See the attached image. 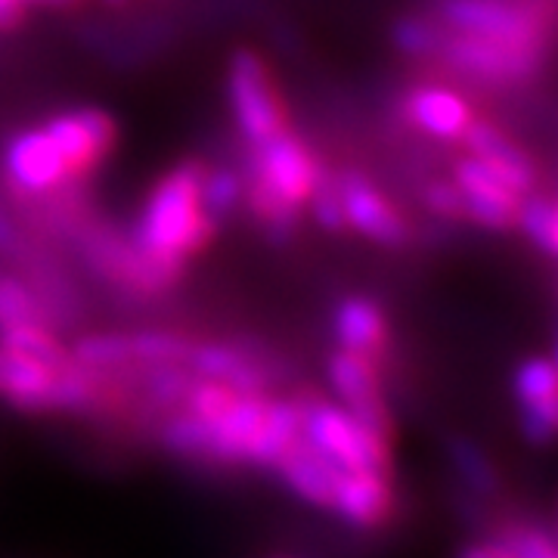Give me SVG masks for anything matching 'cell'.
Here are the masks:
<instances>
[{"label": "cell", "instance_id": "cell-22", "mask_svg": "<svg viewBox=\"0 0 558 558\" xmlns=\"http://www.w3.org/2000/svg\"><path fill=\"white\" fill-rule=\"evenodd\" d=\"M16 323H44L57 329L50 307L44 304L38 289L28 279L16 274H0V329L16 326Z\"/></svg>", "mask_w": 558, "mask_h": 558}, {"label": "cell", "instance_id": "cell-25", "mask_svg": "<svg viewBox=\"0 0 558 558\" xmlns=\"http://www.w3.org/2000/svg\"><path fill=\"white\" fill-rule=\"evenodd\" d=\"M515 223H521L524 236L537 245L543 255H556L558 248V211L556 202L549 199L546 193H524L519 202V215Z\"/></svg>", "mask_w": 558, "mask_h": 558}, {"label": "cell", "instance_id": "cell-14", "mask_svg": "<svg viewBox=\"0 0 558 558\" xmlns=\"http://www.w3.org/2000/svg\"><path fill=\"white\" fill-rule=\"evenodd\" d=\"M515 398L521 407V428L531 444H549L558 428L556 363L549 357L524 360L515 373Z\"/></svg>", "mask_w": 558, "mask_h": 558}, {"label": "cell", "instance_id": "cell-23", "mask_svg": "<svg viewBox=\"0 0 558 558\" xmlns=\"http://www.w3.org/2000/svg\"><path fill=\"white\" fill-rule=\"evenodd\" d=\"M0 344L25 354V357L47 363V366H65L69 363V348H62L60 336L53 326L44 323H16V326H3L0 329Z\"/></svg>", "mask_w": 558, "mask_h": 558}, {"label": "cell", "instance_id": "cell-13", "mask_svg": "<svg viewBox=\"0 0 558 558\" xmlns=\"http://www.w3.org/2000/svg\"><path fill=\"white\" fill-rule=\"evenodd\" d=\"M339 196L344 227H354L366 240L379 242V245H400L407 240V220L400 218L398 208L363 174L357 171L341 174Z\"/></svg>", "mask_w": 558, "mask_h": 558}, {"label": "cell", "instance_id": "cell-18", "mask_svg": "<svg viewBox=\"0 0 558 558\" xmlns=\"http://www.w3.org/2000/svg\"><path fill=\"white\" fill-rule=\"evenodd\" d=\"M183 366L199 379L223 381V385H230L236 391H248V395H258L270 381V373L260 360L245 354L242 348L220 344V341H205V344L193 341L190 357Z\"/></svg>", "mask_w": 558, "mask_h": 558}, {"label": "cell", "instance_id": "cell-36", "mask_svg": "<svg viewBox=\"0 0 558 558\" xmlns=\"http://www.w3.org/2000/svg\"><path fill=\"white\" fill-rule=\"evenodd\" d=\"M279 558H286V556H279Z\"/></svg>", "mask_w": 558, "mask_h": 558}, {"label": "cell", "instance_id": "cell-6", "mask_svg": "<svg viewBox=\"0 0 558 558\" xmlns=\"http://www.w3.org/2000/svg\"><path fill=\"white\" fill-rule=\"evenodd\" d=\"M227 97H230L236 128L248 146L286 131V109L279 102L270 69L258 53L252 50L233 53L230 75H227Z\"/></svg>", "mask_w": 558, "mask_h": 558}, {"label": "cell", "instance_id": "cell-19", "mask_svg": "<svg viewBox=\"0 0 558 558\" xmlns=\"http://www.w3.org/2000/svg\"><path fill=\"white\" fill-rule=\"evenodd\" d=\"M274 472H279L282 484L295 494L304 502L317 506V509H329L332 502V494H336V484H339V469L323 459L314 450L307 447L304 440H295L282 457L277 459Z\"/></svg>", "mask_w": 558, "mask_h": 558}, {"label": "cell", "instance_id": "cell-35", "mask_svg": "<svg viewBox=\"0 0 558 558\" xmlns=\"http://www.w3.org/2000/svg\"><path fill=\"white\" fill-rule=\"evenodd\" d=\"M50 3H75V0H50Z\"/></svg>", "mask_w": 558, "mask_h": 558}, {"label": "cell", "instance_id": "cell-12", "mask_svg": "<svg viewBox=\"0 0 558 558\" xmlns=\"http://www.w3.org/2000/svg\"><path fill=\"white\" fill-rule=\"evenodd\" d=\"M453 183L462 196V215H469L478 227L506 230L515 223L521 196L512 186H506L490 168H484L475 156L457 161Z\"/></svg>", "mask_w": 558, "mask_h": 558}, {"label": "cell", "instance_id": "cell-20", "mask_svg": "<svg viewBox=\"0 0 558 558\" xmlns=\"http://www.w3.org/2000/svg\"><path fill=\"white\" fill-rule=\"evenodd\" d=\"M301 438L299 400H267V413L258 428V438L252 444L248 465L274 469L277 459Z\"/></svg>", "mask_w": 558, "mask_h": 558}, {"label": "cell", "instance_id": "cell-11", "mask_svg": "<svg viewBox=\"0 0 558 558\" xmlns=\"http://www.w3.org/2000/svg\"><path fill=\"white\" fill-rule=\"evenodd\" d=\"M65 366H47L0 344V398L28 413H62Z\"/></svg>", "mask_w": 558, "mask_h": 558}, {"label": "cell", "instance_id": "cell-10", "mask_svg": "<svg viewBox=\"0 0 558 558\" xmlns=\"http://www.w3.org/2000/svg\"><path fill=\"white\" fill-rule=\"evenodd\" d=\"M329 385L344 410H351L369 428L388 435L391 422H388V407H385V395H381L376 357L339 348L329 360Z\"/></svg>", "mask_w": 558, "mask_h": 558}, {"label": "cell", "instance_id": "cell-1", "mask_svg": "<svg viewBox=\"0 0 558 558\" xmlns=\"http://www.w3.org/2000/svg\"><path fill=\"white\" fill-rule=\"evenodd\" d=\"M202 161H180L149 190L128 233L143 255L183 267V260L211 242L218 220L202 205Z\"/></svg>", "mask_w": 558, "mask_h": 558}, {"label": "cell", "instance_id": "cell-28", "mask_svg": "<svg viewBox=\"0 0 558 558\" xmlns=\"http://www.w3.org/2000/svg\"><path fill=\"white\" fill-rule=\"evenodd\" d=\"M440 35H444V25L428 16H403L391 32L398 50L410 53V57H435Z\"/></svg>", "mask_w": 558, "mask_h": 558}, {"label": "cell", "instance_id": "cell-29", "mask_svg": "<svg viewBox=\"0 0 558 558\" xmlns=\"http://www.w3.org/2000/svg\"><path fill=\"white\" fill-rule=\"evenodd\" d=\"M307 208L323 230H341L344 227V215H341V196H339V178L319 171L317 183L311 190Z\"/></svg>", "mask_w": 558, "mask_h": 558}, {"label": "cell", "instance_id": "cell-7", "mask_svg": "<svg viewBox=\"0 0 558 558\" xmlns=\"http://www.w3.org/2000/svg\"><path fill=\"white\" fill-rule=\"evenodd\" d=\"M0 171L20 196H57L69 186L72 171L62 159L60 146L44 128H22L10 134L0 149Z\"/></svg>", "mask_w": 558, "mask_h": 558}, {"label": "cell", "instance_id": "cell-32", "mask_svg": "<svg viewBox=\"0 0 558 558\" xmlns=\"http://www.w3.org/2000/svg\"><path fill=\"white\" fill-rule=\"evenodd\" d=\"M25 245H28V242H25V236L16 230V223H13V218H10L7 205L0 202V258L16 260Z\"/></svg>", "mask_w": 558, "mask_h": 558}, {"label": "cell", "instance_id": "cell-5", "mask_svg": "<svg viewBox=\"0 0 558 558\" xmlns=\"http://www.w3.org/2000/svg\"><path fill=\"white\" fill-rule=\"evenodd\" d=\"M539 53H543V47L475 38V35H459V32H447V28H444L438 50H435V57L447 69L459 72L462 78L481 81L490 87H512V84L531 78L537 72Z\"/></svg>", "mask_w": 558, "mask_h": 558}, {"label": "cell", "instance_id": "cell-26", "mask_svg": "<svg viewBox=\"0 0 558 558\" xmlns=\"http://www.w3.org/2000/svg\"><path fill=\"white\" fill-rule=\"evenodd\" d=\"M131 341V363L137 366H159V363H186L193 341L183 339L178 332H165V329H140L128 332Z\"/></svg>", "mask_w": 558, "mask_h": 558}, {"label": "cell", "instance_id": "cell-21", "mask_svg": "<svg viewBox=\"0 0 558 558\" xmlns=\"http://www.w3.org/2000/svg\"><path fill=\"white\" fill-rule=\"evenodd\" d=\"M336 339L344 351L376 357L385 344V317L369 299H344L336 307Z\"/></svg>", "mask_w": 558, "mask_h": 558}, {"label": "cell", "instance_id": "cell-24", "mask_svg": "<svg viewBox=\"0 0 558 558\" xmlns=\"http://www.w3.org/2000/svg\"><path fill=\"white\" fill-rule=\"evenodd\" d=\"M447 453H450V462H453L457 475L462 478V484H465L472 494H478L481 499H487L497 494L499 490L497 465L487 459V453L481 450L475 440L453 438L450 440V447H447Z\"/></svg>", "mask_w": 558, "mask_h": 558}, {"label": "cell", "instance_id": "cell-9", "mask_svg": "<svg viewBox=\"0 0 558 558\" xmlns=\"http://www.w3.org/2000/svg\"><path fill=\"white\" fill-rule=\"evenodd\" d=\"M44 131L60 146L72 178H84L116 146V121L102 109H69L44 124Z\"/></svg>", "mask_w": 558, "mask_h": 558}, {"label": "cell", "instance_id": "cell-16", "mask_svg": "<svg viewBox=\"0 0 558 558\" xmlns=\"http://www.w3.org/2000/svg\"><path fill=\"white\" fill-rule=\"evenodd\" d=\"M391 484L379 472H341L329 509L360 531L381 527L391 515Z\"/></svg>", "mask_w": 558, "mask_h": 558}, {"label": "cell", "instance_id": "cell-4", "mask_svg": "<svg viewBox=\"0 0 558 558\" xmlns=\"http://www.w3.org/2000/svg\"><path fill=\"white\" fill-rule=\"evenodd\" d=\"M72 236L78 242V252L87 260V267L131 295H161L183 274V267L143 255L131 236L106 227L100 220H75Z\"/></svg>", "mask_w": 558, "mask_h": 558}, {"label": "cell", "instance_id": "cell-33", "mask_svg": "<svg viewBox=\"0 0 558 558\" xmlns=\"http://www.w3.org/2000/svg\"><path fill=\"white\" fill-rule=\"evenodd\" d=\"M35 3H40V0H0V32L16 28L25 16V10Z\"/></svg>", "mask_w": 558, "mask_h": 558}, {"label": "cell", "instance_id": "cell-17", "mask_svg": "<svg viewBox=\"0 0 558 558\" xmlns=\"http://www.w3.org/2000/svg\"><path fill=\"white\" fill-rule=\"evenodd\" d=\"M403 112L410 124L435 140H459L472 124V106L457 90L440 84H418L407 94Z\"/></svg>", "mask_w": 558, "mask_h": 558}, {"label": "cell", "instance_id": "cell-34", "mask_svg": "<svg viewBox=\"0 0 558 558\" xmlns=\"http://www.w3.org/2000/svg\"><path fill=\"white\" fill-rule=\"evenodd\" d=\"M106 3H112V7H121V3H128V0H106Z\"/></svg>", "mask_w": 558, "mask_h": 558}, {"label": "cell", "instance_id": "cell-8", "mask_svg": "<svg viewBox=\"0 0 558 558\" xmlns=\"http://www.w3.org/2000/svg\"><path fill=\"white\" fill-rule=\"evenodd\" d=\"M435 16L447 32L543 47V28L534 10L515 0H435Z\"/></svg>", "mask_w": 558, "mask_h": 558}, {"label": "cell", "instance_id": "cell-31", "mask_svg": "<svg viewBox=\"0 0 558 558\" xmlns=\"http://www.w3.org/2000/svg\"><path fill=\"white\" fill-rule=\"evenodd\" d=\"M425 205L444 220L462 218V196L453 180H435L425 186Z\"/></svg>", "mask_w": 558, "mask_h": 558}, {"label": "cell", "instance_id": "cell-3", "mask_svg": "<svg viewBox=\"0 0 558 558\" xmlns=\"http://www.w3.org/2000/svg\"><path fill=\"white\" fill-rule=\"evenodd\" d=\"M301 440L329 459L339 472H379L388 475L391 450L388 435L360 422L341 403L323 398L299 400Z\"/></svg>", "mask_w": 558, "mask_h": 558}, {"label": "cell", "instance_id": "cell-2", "mask_svg": "<svg viewBox=\"0 0 558 558\" xmlns=\"http://www.w3.org/2000/svg\"><path fill=\"white\" fill-rule=\"evenodd\" d=\"M317 178L319 165L311 149L289 131H279L264 143L248 146L242 199L274 240L286 242L299 227Z\"/></svg>", "mask_w": 558, "mask_h": 558}, {"label": "cell", "instance_id": "cell-27", "mask_svg": "<svg viewBox=\"0 0 558 558\" xmlns=\"http://www.w3.org/2000/svg\"><path fill=\"white\" fill-rule=\"evenodd\" d=\"M242 202V174L233 168H205L202 174V205L211 218L223 220L236 211Z\"/></svg>", "mask_w": 558, "mask_h": 558}, {"label": "cell", "instance_id": "cell-15", "mask_svg": "<svg viewBox=\"0 0 558 558\" xmlns=\"http://www.w3.org/2000/svg\"><path fill=\"white\" fill-rule=\"evenodd\" d=\"M459 140L465 143L469 156H475L484 168H490V171H494L506 186H512L519 196L534 190V183H537V168H534V161H531V156H527L521 146H515L512 140L506 137L499 128L487 124V121L472 119V124L465 128V134Z\"/></svg>", "mask_w": 558, "mask_h": 558}, {"label": "cell", "instance_id": "cell-30", "mask_svg": "<svg viewBox=\"0 0 558 558\" xmlns=\"http://www.w3.org/2000/svg\"><path fill=\"white\" fill-rule=\"evenodd\" d=\"M506 537L512 543L515 558H558L556 539L549 537L546 531L524 527V531H512V534H506Z\"/></svg>", "mask_w": 558, "mask_h": 558}]
</instances>
